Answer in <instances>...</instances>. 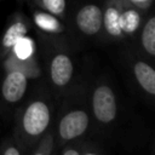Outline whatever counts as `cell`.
<instances>
[{"label":"cell","mask_w":155,"mask_h":155,"mask_svg":"<svg viewBox=\"0 0 155 155\" xmlns=\"http://www.w3.org/2000/svg\"><path fill=\"white\" fill-rule=\"evenodd\" d=\"M86 78L92 130L104 137H111L119 130L122 119L119 90L108 73Z\"/></svg>","instance_id":"277c9868"},{"label":"cell","mask_w":155,"mask_h":155,"mask_svg":"<svg viewBox=\"0 0 155 155\" xmlns=\"http://www.w3.org/2000/svg\"><path fill=\"white\" fill-rule=\"evenodd\" d=\"M30 21L22 13V12H16L7 27L5 28L1 38H0V61L10 53L12 50L13 45L24 35H27L30 30Z\"/></svg>","instance_id":"ba28073f"},{"label":"cell","mask_w":155,"mask_h":155,"mask_svg":"<svg viewBox=\"0 0 155 155\" xmlns=\"http://www.w3.org/2000/svg\"><path fill=\"white\" fill-rule=\"evenodd\" d=\"M82 144H84V139L68 143L58 149V155H80Z\"/></svg>","instance_id":"e0dca14e"},{"label":"cell","mask_w":155,"mask_h":155,"mask_svg":"<svg viewBox=\"0 0 155 155\" xmlns=\"http://www.w3.org/2000/svg\"><path fill=\"white\" fill-rule=\"evenodd\" d=\"M125 0H107L102 7L103 24L102 36L108 41H120L125 36L120 29V13Z\"/></svg>","instance_id":"9c48e42d"},{"label":"cell","mask_w":155,"mask_h":155,"mask_svg":"<svg viewBox=\"0 0 155 155\" xmlns=\"http://www.w3.org/2000/svg\"><path fill=\"white\" fill-rule=\"evenodd\" d=\"M31 80L22 71L0 68V115L12 119L16 109L28 96Z\"/></svg>","instance_id":"8992f818"},{"label":"cell","mask_w":155,"mask_h":155,"mask_svg":"<svg viewBox=\"0 0 155 155\" xmlns=\"http://www.w3.org/2000/svg\"><path fill=\"white\" fill-rule=\"evenodd\" d=\"M35 6L42 11L57 16L61 19L65 18L67 0H33Z\"/></svg>","instance_id":"5bb4252c"},{"label":"cell","mask_w":155,"mask_h":155,"mask_svg":"<svg viewBox=\"0 0 155 155\" xmlns=\"http://www.w3.org/2000/svg\"><path fill=\"white\" fill-rule=\"evenodd\" d=\"M127 2H130L131 5L140 8L142 11H145L147 8L150 7V5L153 4V0H126Z\"/></svg>","instance_id":"d6986e66"},{"label":"cell","mask_w":155,"mask_h":155,"mask_svg":"<svg viewBox=\"0 0 155 155\" xmlns=\"http://www.w3.org/2000/svg\"><path fill=\"white\" fill-rule=\"evenodd\" d=\"M139 53L153 63L155 58V17L149 16L139 28Z\"/></svg>","instance_id":"7c38bea8"},{"label":"cell","mask_w":155,"mask_h":155,"mask_svg":"<svg viewBox=\"0 0 155 155\" xmlns=\"http://www.w3.org/2000/svg\"><path fill=\"white\" fill-rule=\"evenodd\" d=\"M80 155H105V154H104L103 149L97 143L84 139V144H82Z\"/></svg>","instance_id":"ac0fdd59"},{"label":"cell","mask_w":155,"mask_h":155,"mask_svg":"<svg viewBox=\"0 0 155 155\" xmlns=\"http://www.w3.org/2000/svg\"><path fill=\"white\" fill-rule=\"evenodd\" d=\"M54 149H56V147H54V136H53V128L51 127L47 131V133L31 149L29 155H53Z\"/></svg>","instance_id":"9a60e30c"},{"label":"cell","mask_w":155,"mask_h":155,"mask_svg":"<svg viewBox=\"0 0 155 155\" xmlns=\"http://www.w3.org/2000/svg\"><path fill=\"white\" fill-rule=\"evenodd\" d=\"M42 44V80L58 101L80 79L78 62L69 47L68 38L41 35Z\"/></svg>","instance_id":"3957f363"},{"label":"cell","mask_w":155,"mask_h":155,"mask_svg":"<svg viewBox=\"0 0 155 155\" xmlns=\"http://www.w3.org/2000/svg\"><path fill=\"white\" fill-rule=\"evenodd\" d=\"M33 23L39 29L41 35L51 38H68L67 28L61 18L46 11L36 8L33 11Z\"/></svg>","instance_id":"30bf717a"},{"label":"cell","mask_w":155,"mask_h":155,"mask_svg":"<svg viewBox=\"0 0 155 155\" xmlns=\"http://www.w3.org/2000/svg\"><path fill=\"white\" fill-rule=\"evenodd\" d=\"M0 155H24V153L15 137L8 134L0 143Z\"/></svg>","instance_id":"2e32d148"},{"label":"cell","mask_w":155,"mask_h":155,"mask_svg":"<svg viewBox=\"0 0 155 155\" xmlns=\"http://www.w3.org/2000/svg\"><path fill=\"white\" fill-rule=\"evenodd\" d=\"M10 53L12 56H15L19 61H27V59H30V58H34V57L39 56L38 54L36 42L28 34L24 35L23 38H21L13 45L12 50L10 51Z\"/></svg>","instance_id":"4fadbf2b"},{"label":"cell","mask_w":155,"mask_h":155,"mask_svg":"<svg viewBox=\"0 0 155 155\" xmlns=\"http://www.w3.org/2000/svg\"><path fill=\"white\" fill-rule=\"evenodd\" d=\"M103 12L98 4L87 2L80 6L74 15V27L85 39H96L102 35Z\"/></svg>","instance_id":"52a82bcc"},{"label":"cell","mask_w":155,"mask_h":155,"mask_svg":"<svg viewBox=\"0 0 155 155\" xmlns=\"http://www.w3.org/2000/svg\"><path fill=\"white\" fill-rule=\"evenodd\" d=\"M54 147L85 139L92 130V117L87 96V78L81 74L79 81L58 101L53 121Z\"/></svg>","instance_id":"7a4b0ae2"},{"label":"cell","mask_w":155,"mask_h":155,"mask_svg":"<svg viewBox=\"0 0 155 155\" xmlns=\"http://www.w3.org/2000/svg\"><path fill=\"white\" fill-rule=\"evenodd\" d=\"M122 67L133 92L150 107L155 98V69L153 63L133 50L122 54Z\"/></svg>","instance_id":"5b68a950"},{"label":"cell","mask_w":155,"mask_h":155,"mask_svg":"<svg viewBox=\"0 0 155 155\" xmlns=\"http://www.w3.org/2000/svg\"><path fill=\"white\" fill-rule=\"evenodd\" d=\"M53 155H58V148H56V149H54V153H53Z\"/></svg>","instance_id":"ffe728a7"},{"label":"cell","mask_w":155,"mask_h":155,"mask_svg":"<svg viewBox=\"0 0 155 155\" xmlns=\"http://www.w3.org/2000/svg\"><path fill=\"white\" fill-rule=\"evenodd\" d=\"M143 12L144 11L125 0L120 13V29L125 38L134 36L139 31V28L143 23Z\"/></svg>","instance_id":"8fae6325"},{"label":"cell","mask_w":155,"mask_h":155,"mask_svg":"<svg viewBox=\"0 0 155 155\" xmlns=\"http://www.w3.org/2000/svg\"><path fill=\"white\" fill-rule=\"evenodd\" d=\"M57 104V101L41 79L31 86L25 99L16 109L12 117V136L24 155H29L31 149L53 126Z\"/></svg>","instance_id":"6da1fadb"}]
</instances>
